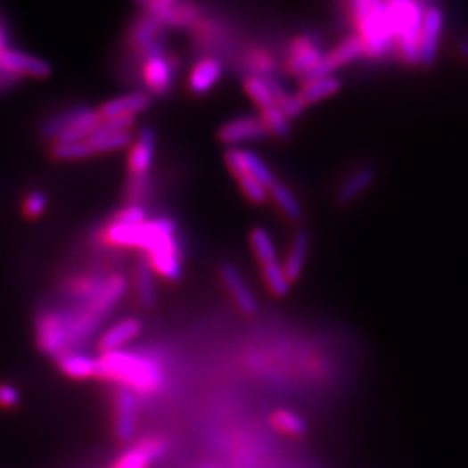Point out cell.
Listing matches in <instances>:
<instances>
[{
	"label": "cell",
	"mask_w": 468,
	"mask_h": 468,
	"mask_svg": "<svg viewBox=\"0 0 468 468\" xmlns=\"http://www.w3.org/2000/svg\"><path fill=\"white\" fill-rule=\"evenodd\" d=\"M266 135H267V130L262 124L260 117H238L234 120L226 122L218 130L220 143L231 148L243 144V143H250V141H260Z\"/></svg>",
	"instance_id": "cell-14"
},
{
	"label": "cell",
	"mask_w": 468,
	"mask_h": 468,
	"mask_svg": "<svg viewBox=\"0 0 468 468\" xmlns=\"http://www.w3.org/2000/svg\"><path fill=\"white\" fill-rule=\"evenodd\" d=\"M389 5H390L392 20H394L396 49L406 64L416 66L418 38H420L425 4L409 2V0H396V2H389Z\"/></svg>",
	"instance_id": "cell-4"
},
{
	"label": "cell",
	"mask_w": 468,
	"mask_h": 468,
	"mask_svg": "<svg viewBox=\"0 0 468 468\" xmlns=\"http://www.w3.org/2000/svg\"><path fill=\"white\" fill-rule=\"evenodd\" d=\"M150 177L148 176H130L127 183V198L130 205H141V200L148 194Z\"/></svg>",
	"instance_id": "cell-39"
},
{
	"label": "cell",
	"mask_w": 468,
	"mask_h": 468,
	"mask_svg": "<svg viewBox=\"0 0 468 468\" xmlns=\"http://www.w3.org/2000/svg\"><path fill=\"white\" fill-rule=\"evenodd\" d=\"M245 91L249 94L250 99L260 110H266V108H271L276 104V95L281 89L276 84H273L269 78L251 75L245 80Z\"/></svg>",
	"instance_id": "cell-30"
},
{
	"label": "cell",
	"mask_w": 468,
	"mask_h": 468,
	"mask_svg": "<svg viewBox=\"0 0 468 468\" xmlns=\"http://www.w3.org/2000/svg\"><path fill=\"white\" fill-rule=\"evenodd\" d=\"M51 153L56 160L62 161H77L86 160L94 155L89 141H77V143H54Z\"/></svg>",
	"instance_id": "cell-34"
},
{
	"label": "cell",
	"mask_w": 468,
	"mask_h": 468,
	"mask_svg": "<svg viewBox=\"0 0 468 468\" xmlns=\"http://www.w3.org/2000/svg\"><path fill=\"white\" fill-rule=\"evenodd\" d=\"M134 278H135L137 300L144 308H153L158 293H156L155 271H153V267L150 266L148 260H139L137 262Z\"/></svg>",
	"instance_id": "cell-29"
},
{
	"label": "cell",
	"mask_w": 468,
	"mask_h": 468,
	"mask_svg": "<svg viewBox=\"0 0 468 468\" xmlns=\"http://www.w3.org/2000/svg\"><path fill=\"white\" fill-rule=\"evenodd\" d=\"M143 77L152 93L156 95H165L170 91L174 82V66L165 54L153 56L144 62Z\"/></svg>",
	"instance_id": "cell-20"
},
{
	"label": "cell",
	"mask_w": 468,
	"mask_h": 468,
	"mask_svg": "<svg viewBox=\"0 0 468 468\" xmlns=\"http://www.w3.org/2000/svg\"><path fill=\"white\" fill-rule=\"evenodd\" d=\"M236 181L240 183V186L243 189V193L247 194L250 201L253 203H266L267 201V196H269V189L260 185L257 179H253L249 174H242L236 177Z\"/></svg>",
	"instance_id": "cell-38"
},
{
	"label": "cell",
	"mask_w": 468,
	"mask_h": 468,
	"mask_svg": "<svg viewBox=\"0 0 468 468\" xmlns=\"http://www.w3.org/2000/svg\"><path fill=\"white\" fill-rule=\"evenodd\" d=\"M143 7L146 14L156 20L163 27H194L200 20V9L193 4L176 2V0H155L144 2Z\"/></svg>",
	"instance_id": "cell-8"
},
{
	"label": "cell",
	"mask_w": 468,
	"mask_h": 468,
	"mask_svg": "<svg viewBox=\"0 0 468 468\" xmlns=\"http://www.w3.org/2000/svg\"><path fill=\"white\" fill-rule=\"evenodd\" d=\"M357 37L365 44L366 56L382 58L396 49L394 20L389 2L359 0L350 4Z\"/></svg>",
	"instance_id": "cell-2"
},
{
	"label": "cell",
	"mask_w": 468,
	"mask_h": 468,
	"mask_svg": "<svg viewBox=\"0 0 468 468\" xmlns=\"http://www.w3.org/2000/svg\"><path fill=\"white\" fill-rule=\"evenodd\" d=\"M156 135L152 127H143L130 148L128 170L130 176H148L155 160Z\"/></svg>",
	"instance_id": "cell-16"
},
{
	"label": "cell",
	"mask_w": 468,
	"mask_h": 468,
	"mask_svg": "<svg viewBox=\"0 0 468 468\" xmlns=\"http://www.w3.org/2000/svg\"><path fill=\"white\" fill-rule=\"evenodd\" d=\"M47 209V196L42 191H31L30 194L25 198L23 203V212L29 218H40Z\"/></svg>",
	"instance_id": "cell-41"
},
{
	"label": "cell",
	"mask_w": 468,
	"mask_h": 468,
	"mask_svg": "<svg viewBox=\"0 0 468 468\" xmlns=\"http://www.w3.org/2000/svg\"><path fill=\"white\" fill-rule=\"evenodd\" d=\"M251 247H253L255 257L259 259L260 266H269V264L278 262L276 245L271 234L264 227H257L251 231Z\"/></svg>",
	"instance_id": "cell-31"
},
{
	"label": "cell",
	"mask_w": 468,
	"mask_h": 468,
	"mask_svg": "<svg viewBox=\"0 0 468 468\" xmlns=\"http://www.w3.org/2000/svg\"><path fill=\"white\" fill-rule=\"evenodd\" d=\"M376 177L378 172L374 165H363L356 168L343 179L342 185L337 189V201L341 205H350L357 201L363 194H366L374 187Z\"/></svg>",
	"instance_id": "cell-17"
},
{
	"label": "cell",
	"mask_w": 468,
	"mask_h": 468,
	"mask_svg": "<svg viewBox=\"0 0 468 468\" xmlns=\"http://www.w3.org/2000/svg\"><path fill=\"white\" fill-rule=\"evenodd\" d=\"M455 54H456L458 60L468 62V37L456 42V45H455Z\"/></svg>",
	"instance_id": "cell-45"
},
{
	"label": "cell",
	"mask_w": 468,
	"mask_h": 468,
	"mask_svg": "<svg viewBox=\"0 0 468 468\" xmlns=\"http://www.w3.org/2000/svg\"><path fill=\"white\" fill-rule=\"evenodd\" d=\"M444 30H446V14H444L442 7L436 5V4H425L423 5L420 38H418V62H416V66L429 70L436 64Z\"/></svg>",
	"instance_id": "cell-6"
},
{
	"label": "cell",
	"mask_w": 468,
	"mask_h": 468,
	"mask_svg": "<svg viewBox=\"0 0 468 468\" xmlns=\"http://www.w3.org/2000/svg\"><path fill=\"white\" fill-rule=\"evenodd\" d=\"M152 106V95L148 93H135L127 94L122 97H115L108 103H104L97 113L101 117V120H110V119H117V117H135L143 111H146Z\"/></svg>",
	"instance_id": "cell-18"
},
{
	"label": "cell",
	"mask_w": 468,
	"mask_h": 468,
	"mask_svg": "<svg viewBox=\"0 0 468 468\" xmlns=\"http://www.w3.org/2000/svg\"><path fill=\"white\" fill-rule=\"evenodd\" d=\"M271 420L280 432L288 436H304L308 431L306 420L299 413L290 409H278Z\"/></svg>",
	"instance_id": "cell-33"
},
{
	"label": "cell",
	"mask_w": 468,
	"mask_h": 468,
	"mask_svg": "<svg viewBox=\"0 0 468 468\" xmlns=\"http://www.w3.org/2000/svg\"><path fill=\"white\" fill-rule=\"evenodd\" d=\"M226 165L227 168L233 172L234 177L242 176V174H249L253 179H257L260 185L269 187L276 185L275 174L273 170L267 167V163L251 153L249 150H238V148H231L226 153Z\"/></svg>",
	"instance_id": "cell-10"
},
{
	"label": "cell",
	"mask_w": 468,
	"mask_h": 468,
	"mask_svg": "<svg viewBox=\"0 0 468 468\" xmlns=\"http://www.w3.org/2000/svg\"><path fill=\"white\" fill-rule=\"evenodd\" d=\"M163 25H160L152 16L141 18L130 33V45L143 54L144 62L163 54V40H161Z\"/></svg>",
	"instance_id": "cell-13"
},
{
	"label": "cell",
	"mask_w": 468,
	"mask_h": 468,
	"mask_svg": "<svg viewBox=\"0 0 468 468\" xmlns=\"http://www.w3.org/2000/svg\"><path fill=\"white\" fill-rule=\"evenodd\" d=\"M260 120H262V124L266 127L267 134H275L276 137H281V139H286V137L290 135V132H291L290 120L283 115V111H281L276 104L271 106V108L262 110Z\"/></svg>",
	"instance_id": "cell-35"
},
{
	"label": "cell",
	"mask_w": 468,
	"mask_h": 468,
	"mask_svg": "<svg viewBox=\"0 0 468 468\" xmlns=\"http://www.w3.org/2000/svg\"><path fill=\"white\" fill-rule=\"evenodd\" d=\"M104 240L115 247L144 250L148 255L179 242L177 226L170 218H156L137 226L110 222L104 231Z\"/></svg>",
	"instance_id": "cell-3"
},
{
	"label": "cell",
	"mask_w": 468,
	"mask_h": 468,
	"mask_svg": "<svg viewBox=\"0 0 468 468\" xmlns=\"http://www.w3.org/2000/svg\"><path fill=\"white\" fill-rule=\"evenodd\" d=\"M269 196L275 200V203L281 209V212L291 220H299L302 218V205L295 198V194L281 183H276L269 187Z\"/></svg>",
	"instance_id": "cell-32"
},
{
	"label": "cell",
	"mask_w": 468,
	"mask_h": 468,
	"mask_svg": "<svg viewBox=\"0 0 468 468\" xmlns=\"http://www.w3.org/2000/svg\"><path fill=\"white\" fill-rule=\"evenodd\" d=\"M35 339L38 349L47 354L60 357L68 352V332L60 311H42L35 321Z\"/></svg>",
	"instance_id": "cell-7"
},
{
	"label": "cell",
	"mask_w": 468,
	"mask_h": 468,
	"mask_svg": "<svg viewBox=\"0 0 468 468\" xmlns=\"http://www.w3.org/2000/svg\"><path fill=\"white\" fill-rule=\"evenodd\" d=\"M0 66L23 78V77H31V78H45L51 75V66L49 62L29 54L25 51H20V49H12V47H7L0 53Z\"/></svg>",
	"instance_id": "cell-12"
},
{
	"label": "cell",
	"mask_w": 468,
	"mask_h": 468,
	"mask_svg": "<svg viewBox=\"0 0 468 468\" xmlns=\"http://www.w3.org/2000/svg\"><path fill=\"white\" fill-rule=\"evenodd\" d=\"M9 45H7V37H5V30H4V27H2V23H0V53L4 51V49H7Z\"/></svg>",
	"instance_id": "cell-46"
},
{
	"label": "cell",
	"mask_w": 468,
	"mask_h": 468,
	"mask_svg": "<svg viewBox=\"0 0 468 468\" xmlns=\"http://www.w3.org/2000/svg\"><path fill=\"white\" fill-rule=\"evenodd\" d=\"M220 276H222L224 284L227 286L233 300L240 308V311L245 314H255L259 309V302H257V297L251 293L247 281L243 280L242 273L234 266L224 264L220 269Z\"/></svg>",
	"instance_id": "cell-19"
},
{
	"label": "cell",
	"mask_w": 468,
	"mask_h": 468,
	"mask_svg": "<svg viewBox=\"0 0 468 468\" xmlns=\"http://www.w3.org/2000/svg\"><path fill=\"white\" fill-rule=\"evenodd\" d=\"M106 380L120 382L132 392H156L165 383V372L155 359L134 352H108L97 359V374Z\"/></svg>",
	"instance_id": "cell-1"
},
{
	"label": "cell",
	"mask_w": 468,
	"mask_h": 468,
	"mask_svg": "<svg viewBox=\"0 0 468 468\" xmlns=\"http://www.w3.org/2000/svg\"><path fill=\"white\" fill-rule=\"evenodd\" d=\"M276 106L283 111V115L288 119V120H293V119H299L304 110L308 108L302 99L299 97V94H288L284 91H280L276 95Z\"/></svg>",
	"instance_id": "cell-37"
},
{
	"label": "cell",
	"mask_w": 468,
	"mask_h": 468,
	"mask_svg": "<svg viewBox=\"0 0 468 468\" xmlns=\"http://www.w3.org/2000/svg\"><path fill=\"white\" fill-rule=\"evenodd\" d=\"M148 262L153 267L155 275L158 273L165 280L177 281L181 280V276H183V262H181V245H179V242L150 253Z\"/></svg>",
	"instance_id": "cell-22"
},
{
	"label": "cell",
	"mask_w": 468,
	"mask_h": 468,
	"mask_svg": "<svg viewBox=\"0 0 468 468\" xmlns=\"http://www.w3.org/2000/svg\"><path fill=\"white\" fill-rule=\"evenodd\" d=\"M222 77V64L216 58H205L194 64L189 75V89L196 95L210 93Z\"/></svg>",
	"instance_id": "cell-24"
},
{
	"label": "cell",
	"mask_w": 468,
	"mask_h": 468,
	"mask_svg": "<svg viewBox=\"0 0 468 468\" xmlns=\"http://www.w3.org/2000/svg\"><path fill=\"white\" fill-rule=\"evenodd\" d=\"M167 451V442L160 437H150L125 451L111 468H148Z\"/></svg>",
	"instance_id": "cell-15"
},
{
	"label": "cell",
	"mask_w": 468,
	"mask_h": 468,
	"mask_svg": "<svg viewBox=\"0 0 468 468\" xmlns=\"http://www.w3.org/2000/svg\"><path fill=\"white\" fill-rule=\"evenodd\" d=\"M20 77L5 71L2 66H0V94L9 93L11 89H14L18 84H20Z\"/></svg>",
	"instance_id": "cell-44"
},
{
	"label": "cell",
	"mask_w": 468,
	"mask_h": 468,
	"mask_svg": "<svg viewBox=\"0 0 468 468\" xmlns=\"http://www.w3.org/2000/svg\"><path fill=\"white\" fill-rule=\"evenodd\" d=\"M342 87V82L341 78H337L335 75H330V77H319V78H311V80H306L299 97L302 99V103L306 106H311L316 103H321L332 95L341 91Z\"/></svg>",
	"instance_id": "cell-26"
},
{
	"label": "cell",
	"mask_w": 468,
	"mask_h": 468,
	"mask_svg": "<svg viewBox=\"0 0 468 468\" xmlns=\"http://www.w3.org/2000/svg\"><path fill=\"white\" fill-rule=\"evenodd\" d=\"M311 249V238L306 231H299L290 245L288 250V255L284 259V264H283V269H284V275L290 283L299 280L302 271H304V266H306V260H308V253Z\"/></svg>",
	"instance_id": "cell-25"
},
{
	"label": "cell",
	"mask_w": 468,
	"mask_h": 468,
	"mask_svg": "<svg viewBox=\"0 0 468 468\" xmlns=\"http://www.w3.org/2000/svg\"><path fill=\"white\" fill-rule=\"evenodd\" d=\"M141 332V323L134 317L128 319H122L120 323L113 324L111 328H108L101 341H99V349L108 354V352H117L122 350V347L128 342H132Z\"/></svg>",
	"instance_id": "cell-23"
},
{
	"label": "cell",
	"mask_w": 468,
	"mask_h": 468,
	"mask_svg": "<svg viewBox=\"0 0 468 468\" xmlns=\"http://www.w3.org/2000/svg\"><path fill=\"white\" fill-rule=\"evenodd\" d=\"M87 141L95 155V153H111V152L125 150L132 144L134 137L130 132H111L99 125Z\"/></svg>",
	"instance_id": "cell-28"
},
{
	"label": "cell",
	"mask_w": 468,
	"mask_h": 468,
	"mask_svg": "<svg viewBox=\"0 0 468 468\" xmlns=\"http://www.w3.org/2000/svg\"><path fill=\"white\" fill-rule=\"evenodd\" d=\"M148 220L146 210L143 209V205H127L122 209L115 218H113V224H125V226H137Z\"/></svg>",
	"instance_id": "cell-40"
},
{
	"label": "cell",
	"mask_w": 468,
	"mask_h": 468,
	"mask_svg": "<svg viewBox=\"0 0 468 468\" xmlns=\"http://www.w3.org/2000/svg\"><path fill=\"white\" fill-rule=\"evenodd\" d=\"M20 405V392L9 383H0V407H16Z\"/></svg>",
	"instance_id": "cell-42"
},
{
	"label": "cell",
	"mask_w": 468,
	"mask_h": 468,
	"mask_svg": "<svg viewBox=\"0 0 468 468\" xmlns=\"http://www.w3.org/2000/svg\"><path fill=\"white\" fill-rule=\"evenodd\" d=\"M324 53L321 51V45L311 35L299 37L290 45L288 54V70L293 75H299L306 78L312 70L321 62Z\"/></svg>",
	"instance_id": "cell-11"
},
{
	"label": "cell",
	"mask_w": 468,
	"mask_h": 468,
	"mask_svg": "<svg viewBox=\"0 0 468 468\" xmlns=\"http://www.w3.org/2000/svg\"><path fill=\"white\" fill-rule=\"evenodd\" d=\"M101 122L103 120L95 110L78 106L47 120L42 127V135L45 139H54V143L87 141Z\"/></svg>",
	"instance_id": "cell-5"
},
{
	"label": "cell",
	"mask_w": 468,
	"mask_h": 468,
	"mask_svg": "<svg viewBox=\"0 0 468 468\" xmlns=\"http://www.w3.org/2000/svg\"><path fill=\"white\" fill-rule=\"evenodd\" d=\"M262 275H264V280L267 283L269 290L278 295V297H284L288 291H290V281L284 275V269L278 262L275 264H269V266H262Z\"/></svg>",
	"instance_id": "cell-36"
},
{
	"label": "cell",
	"mask_w": 468,
	"mask_h": 468,
	"mask_svg": "<svg viewBox=\"0 0 468 468\" xmlns=\"http://www.w3.org/2000/svg\"><path fill=\"white\" fill-rule=\"evenodd\" d=\"M135 415L137 399L130 389L122 387L117 392V416H115V432L120 440H128L135 432Z\"/></svg>",
	"instance_id": "cell-21"
},
{
	"label": "cell",
	"mask_w": 468,
	"mask_h": 468,
	"mask_svg": "<svg viewBox=\"0 0 468 468\" xmlns=\"http://www.w3.org/2000/svg\"><path fill=\"white\" fill-rule=\"evenodd\" d=\"M365 56H366V51H365L363 40L357 35H352V37L345 38L341 45H337L335 49L326 53L323 56L321 62L312 70L311 73L304 80L319 78V77H330V75H333L337 70H341L345 64L357 62V60L365 58Z\"/></svg>",
	"instance_id": "cell-9"
},
{
	"label": "cell",
	"mask_w": 468,
	"mask_h": 468,
	"mask_svg": "<svg viewBox=\"0 0 468 468\" xmlns=\"http://www.w3.org/2000/svg\"><path fill=\"white\" fill-rule=\"evenodd\" d=\"M58 359L62 374L75 380H86L97 374V359L80 352H64Z\"/></svg>",
	"instance_id": "cell-27"
},
{
	"label": "cell",
	"mask_w": 468,
	"mask_h": 468,
	"mask_svg": "<svg viewBox=\"0 0 468 468\" xmlns=\"http://www.w3.org/2000/svg\"><path fill=\"white\" fill-rule=\"evenodd\" d=\"M134 124H135V117H117V119L103 120L101 127L111 132H130Z\"/></svg>",
	"instance_id": "cell-43"
}]
</instances>
